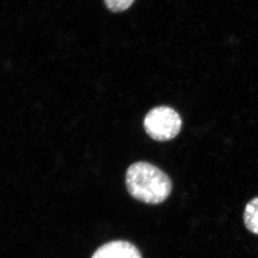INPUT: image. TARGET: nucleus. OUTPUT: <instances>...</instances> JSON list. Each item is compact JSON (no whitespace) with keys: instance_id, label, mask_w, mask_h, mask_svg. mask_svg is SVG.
<instances>
[{"instance_id":"f257e3e1","label":"nucleus","mask_w":258,"mask_h":258,"mask_svg":"<svg viewBox=\"0 0 258 258\" xmlns=\"http://www.w3.org/2000/svg\"><path fill=\"white\" fill-rule=\"evenodd\" d=\"M125 184L130 194L147 204H160L171 192L172 184L166 173L152 164L139 161L126 171Z\"/></svg>"},{"instance_id":"f03ea898","label":"nucleus","mask_w":258,"mask_h":258,"mask_svg":"<svg viewBox=\"0 0 258 258\" xmlns=\"http://www.w3.org/2000/svg\"><path fill=\"white\" fill-rule=\"evenodd\" d=\"M182 119L177 111L169 106H157L150 110L144 119L149 137L157 142H167L180 133Z\"/></svg>"},{"instance_id":"7ed1b4c3","label":"nucleus","mask_w":258,"mask_h":258,"mask_svg":"<svg viewBox=\"0 0 258 258\" xmlns=\"http://www.w3.org/2000/svg\"><path fill=\"white\" fill-rule=\"evenodd\" d=\"M91 258H142L137 246L126 241H113L100 246Z\"/></svg>"},{"instance_id":"20e7f679","label":"nucleus","mask_w":258,"mask_h":258,"mask_svg":"<svg viewBox=\"0 0 258 258\" xmlns=\"http://www.w3.org/2000/svg\"><path fill=\"white\" fill-rule=\"evenodd\" d=\"M244 222L249 231L258 235V198H254L246 205L244 212Z\"/></svg>"},{"instance_id":"39448f33","label":"nucleus","mask_w":258,"mask_h":258,"mask_svg":"<svg viewBox=\"0 0 258 258\" xmlns=\"http://www.w3.org/2000/svg\"><path fill=\"white\" fill-rule=\"evenodd\" d=\"M108 10L111 12H123L128 10L133 4L135 0H104Z\"/></svg>"}]
</instances>
